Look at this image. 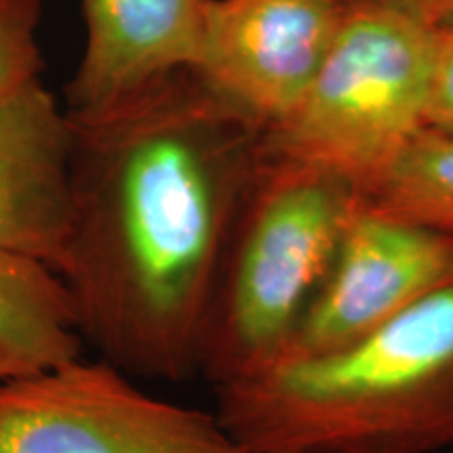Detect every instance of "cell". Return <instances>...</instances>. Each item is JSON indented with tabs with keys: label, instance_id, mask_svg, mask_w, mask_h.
<instances>
[{
	"label": "cell",
	"instance_id": "1",
	"mask_svg": "<svg viewBox=\"0 0 453 453\" xmlns=\"http://www.w3.org/2000/svg\"><path fill=\"white\" fill-rule=\"evenodd\" d=\"M67 113L73 200L57 273L84 342L133 378L185 380L263 128L189 67Z\"/></svg>",
	"mask_w": 453,
	"mask_h": 453
},
{
	"label": "cell",
	"instance_id": "2",
	"mask_svg": "<svg viewBox=\"0 0 453 453\" xmlns=\"http://www.w3.org/2000/svg\"><path fill=\"white\" fill-rule=\"evenodd\" d=\"M243 453L453 449V277L350 347L214 384Z\"/></svg>",
	"mask_w": 453,
	"mask_h": 453
},
{
	"label": "cell",
	"instance_id": "3",
	"mask_svg": "<svg viewBox=\"0 0 453 453\" xmlns=\"http://www.w3.org/2000/svg\"><path fill=\"white\" fill-rule=\"evenodd\" d=\"M437 21L399 0L344 3L319 70L290 113L263 130L260 156L367 194L426 127Z\"/></svg>",
	"mask_w": 453,
	"mask_h": 453
},
{
	"label": "cell",
	"instance_id": "4",
	"mask_svg": "<svg viewBox=\"0 0 453 453\" xmlns=\"http://www.w3.org/2000/svg\"><path fill=\"white\" fill-rule=\"evenodd\" d=\"M355 202L353 187L330 174L258 157L208 304L197 372L219 384L281 353L330 273Z\"/></svg>",
	"mask_w": 453,
	"mask_h": 453
},
{
	"label": "cell",
	"instance_id": "5",
	"mask_svg": "<svg viewBox=\"0 0 453 453\" xmlns=\"http://www.w3.org/2000/svg\"><path fill=\"white\" fill-rule=\"evenodd\" d=\"M0 453H243L217 413L145 393L101 357L0 382Z\"/></svg>",
	"mask_w": 453,
	"mask_h": 453
},
{
	"label": "cell",
	"instance_id": "6",
	"mask_svg": "<svg viewBox=\"0 0 453 453\" xmlns=\"http://www.w3.org/2000/svg\"><path fill=\"white\" fill-rule=\"evenodd\" d=\"M451 277V231L390 217L357 196L330 273L275 359L350 347Z\"/></svg>",
	"mask_w": 453,
	"mask_h": 453
},
{
	"label": "cell",
	"instance_id": "7",
	"mask_svg": "<svg viewBox=\"0 0 453 453\" xmlns=\"http://www.w3.org/2000/svg\"><path fill=\"white\" fill-rule=\"evenodd\" d=\"M340 0H211L194 70L269 128L290 113L336 34Z\"/></svg>",
	"mask_w": 453,
	"mask_h": 453
},
{
	"label": "cell",
	"instance_id": "8",
	"mask_svg": "<svg viewBox=\"0 0 453 453\" xmlns=\"http://www.w3.org/2000/svg\"><path fill=\"white\" fill-rule=\"evenodd\" d=\"M73 130L42 81L0 101V250L55 271L72 223Z\"/></svg>",
	"mask_w": 453,
	"mask_h": 453
},
{
	"label": "cell",
	"instance_id": "9",
	"mask_svg": "<svg viewBox=\"0 0 453 453\" xmlns=\"http://www.w3.org/2000/svg\"><path fill=\"white\" fill-rule=\"evenodd\" d=\"M211 0H82L87 42L67 111L113 104L156 78L194 70Z\"/></svg>",
	"mask_w": 453,
	"mask_h": 453
},
{
	"label": "cell",
	"instance_id": "10",
	"mask_svg": "<svg viewBox=\"0 0 453 453\" xmlns=\"http://www.w3.org/2000/svg\"><path fill=\"white\" fill-rule=\"evenodd\" d=\"M84 347L61 275L41 260L0 250V382L76 359Z\"/></svg>",
	"mask_w": 453,
	"mask_h": 453
},
{
	"label": "cell",
	"instance_id": "11",
	"mask_svg": "<svg viewBox=\"0 0 453 453\" xmlns=\"http://www.w3.org/2000/svg\"><path fill=\"white\" fill-rule=\"evenodd\" d=\"M359 200L390 217L453 234V133L424 127Z\"/></svg>",
	"mask_w": 453,
	"mask_h": 453
},
{
	"label": "cell",
	"instance_id": "12",
	"mask_svg": "<svg viewBox=\"0 0 453 453\" xmlns=\"http://www.w3.org/2000/svg\"><path fill=\"white\" fill-rule=\"evenodd\" d=\"M42 0H0V101L41 81Z\"/></svg>",
	"mask_w": 453,
	"mask_h": 453
},
{
	"label": "cell",
	"instance_id": "13",
	"mask_svg": "<svg viewBox=\"0 0 453 453\" xmlns=\"http://www.w3.org/2000/svg\"><path fill=\"white\" fill-rule=\"evenodd\" d=\"M426 128L453 133V11L439 17L434 32Z\"/></svg>",
	"mask_w": 453,
	"mask_h": 453
},
{
	"label": "cell",
	"instance_id": "14",
	"mask_svg": "<svg viewBox=\"0 0 453 453\" xmlns=\"http://www.w3.org/2000/svg\"><path fill=\"white\" fill-rule=\"evenodd\" d=\"M340 3H353V0H340ZM399 3L418 4V7L433 11V13L439 17H443L453 11V0H399Z\"/></svg>",
	"mask_w": 453,
	"mask_h": 453
}]
</instances>
